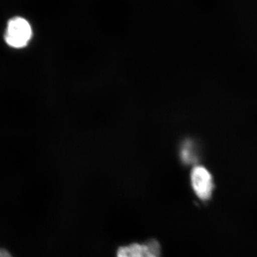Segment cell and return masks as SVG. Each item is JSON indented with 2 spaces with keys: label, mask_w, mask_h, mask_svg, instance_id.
Wrapping results in <instances>:
<instances>
[{
  "label": "cell",
  "mask_w": 257,
  "mask_h": 257,
  "mask_svg": "<svg viewBox=\"0 0 257 257\" xmlns=\"http://www.w3.org/2000/svg\"><path fill=\"white\" fill-rule=\"evenodd\" d=\"M194 144L190 141L186 142L181 149V157L185 164L194 163L197 160V154Z\"/></svg>",
  "instance_id": "277c9868"
},
{
  "label": "cell",
  "mask_w": 257,
  "mask_h": 257,
  "mask_svg": "<svg viewBox=\"0 0 257 257\" xmlns=\"http://www.w3.org/2000/svg\"><path fill=\"white\" fill-rule=\"evenodd\" d=\"M32 30L28 20L21 17H15L8 22L5 40L10 47L21 49L26 47L31 40Z\"/></svg>",
  "instance_id": "6da1fadb"
},
{
  "label": "cell",
  "mask_w": 257,
  "mask_h": 257,
  "mask_svg": "<svg viewBox=\"0 0 257 257\" xmlns=\"http://www.w3.org/2000/svg\"><path fill=\"white\" fill-rule=\"evenodd\" d=\"M0 257H13L9 251L4 249V248H0Z\"/></svg>",
  "instance_id": "5b68a950"
},
{
  "label": "cell",
  "mask_w": 257,
  "mask_h": 257,
  "mask_svg": "<svg viewBox=\"0 0 257 257\" xmlns=\"http://www.w3.org/2000/svg\"><path fill=\"white\" fill-rule=\"evenodd\" d=\"M116 257H161L160 245L155 240L145 243H132L120 247Z\"/></svg>",
  "instance_id": "3957f363"
},
{
  "label": "cell",
  "mask_w": 257,
  "mask_h": 257,
  "mask_svg": "<svg viewBox=\"0 0 257 257\" xmlns=\"http://www.w3.org/2000/svg\"><path fill=\"white\" fill-rule=\"evenodd\" d=\"M191 184L197 197L202 201L210 199L214 190V180L209 170L203 166H196L190 176Z\"/></svg>",
  "instance_id": "7a4b0ae2"
}]
</instances>
